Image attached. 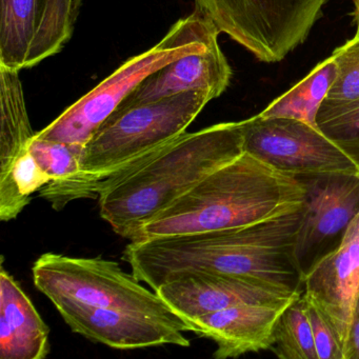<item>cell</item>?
Wrapping results in <instances>:
<instances>
[{
  "instance_id": "obj_1",
  "label": "cell",
  "mask_w": 359,
  "mask_h": 359,
  "mask_svg": "<svg viewBox=\"0 0 359 359\" xmlns=\"http://www.w3.org/2000/svg\"><path fill=\"white\" fill-rule=\"evenodd\" d=\"M299 220L300 211L241 228L131 241L123 259L154 291L180 275L210 272L304 293L293 258Z\"/></svg>"
},
{
  "instance_id": "obj_2",
  "label": "cell",
  "mask_w": 359,
  "mask_h": 359,
  "mask_svg": "<svg viewBox=\"0 0 359 359\" xmlns=\"http://www.w3.org/2000/svg\"><path fill=\"white\" fill-rule=\"evenodd\" d=\"M243 153V121L184 132L140 165L100 182L94 197L115 233L133 241L140 226L218 168Z\"/></svg>"
},
{
  "instance_id": "obj_3",
  "label": "cell",
  "mask_w": 359,
  "mask_h": 359,
  "mask_svg": "<svg viewBox=\"0 0 359 359\" xmlns=\"http://www.w3.org/2000/svg\"><path fill=\"white\" fill-rule=\"evenodd\" d=\"M308 182L243 151L140 226L133 241L241 228L302 211Z\"/></svg>"
},
{
  "instance_id": "obj_4",
  "label": "cell",
  "mask_w": 359,
  "mask_h": 359,
  "mask_svg": "<svg viewBox=\"0 0 359 359\" xmlns=\"http://www.w3.org/2000/svg\"><path fill=\"white\" fill-rule=\"evenodd\" d=\"M215 98L197 90L115 111L83 147L79 173L50 182L39 195L56 211L79 199L95 198L100 182L140 165L153 150L187 132Z\"/></svg>"
},
{
  "instance_id": "obj_5",
  "label": "cell",
  "mask_w": 359,
  "mask_h": 359,
  "mask_svg": "<svg viewBox=\"0 0 359 359\" xmlns=\"http://www.w3.org/2000/svg\"><path fill=\"white\" fill-rule=\"evenodd\" d=\"M216 27L198 10L172 26L157 45L128 60L89 93L35 134L39 140L83 148L116 109L157 71L218 41Z\"/></svg>"
},
{
  "instance_id": "obj_6",
  "label": "cell",
  "mask_w": 359,
  "mask_h": 359,
  "mask_svg": "<svg viewBox=\"0 0 359 359\" xmlns=\"http://www.w3.org/2000/svg\"><path fill=\"white\" fill-rule=\"evenodd\" d=\"M32 275L36 289L53 304L75 302L123 311L194 332L193 325L175 314L156 291L147 289L113 260L46 253L33 264Z\"/></svg>"
},
{
  "instance_id": "obj_7",
  "label": "cell",
  "mask_w": 359,
  "mask_h": 359,
  "mask_svg": "<svg viewBox=\"0 0 359 359\" xmlns=\"http://www.w3.org/2000/svg\"><path fill=\"white\" fill-rule=\"evenodd\" d=\"M329 0H195V9L257 60L278 62L302 45Z\"/></svg>"
},
{
  "instance_id": "obj_8",
  "label": "cell",
  "mask_w": 359,
  "mask_h": 359,
  "mask_svg": "<svg viewBox=\"0 0 359 359\" xmlns=\"http://www.w3.org/2000/svg\"><path fill=\"white\" fill-rule=\"evenodd\" d=\"M243 151L299 180L359 175V165L318 128L259 114L243 121Z\"/></svg>"
},
{
  "instance_id": "obj_9",
  "label": "cell",
  "mask_w": 359,
  "mask_h": 359,
  "mask_svg": "<svg viewBox=\"0 0 359 359\" xmlns=\"http://www.w3.org/2000/svg\"><path fill=\"white\" fill-rule=\"evenodd\" d=\"M308 194L300 211L293 258L302 279L319 257L338 245L359 214V175L306 180Z\"/></svg>"
},
{
  "instance_id": "obj_10",
  "label": "cell",
  "mask_w": 359,
  "mask_h": 359,
  "mask_svg": "<svg viewBox=\"0 0 359 359\" xmlns=\"http://www.w3.org/2000/svg\"><path fill=\"white\" fill-rule=\"evenodd\" d=\"M302 287V295L330 321L344 350L359 298V214L338 245L310 266Z\"/></svg>"
},
{
  "instance_id": "obj_11",
  "label": "cell",
  "mask_w": 359,
  "mask_h": 359,
  "mask_svg": "<svg viewBox=\"0 0 359 359\" xmlns=\"http://www.w3.org/2000/svg\"><path fill=\"white\" fill-rule=\"evenodd\" d=\"M156 292L175 314L188 323L241 304H290L302 295L280 291L251 279L210 272L180 275L161 285Z\"/></svg>"
},
{
  "instance_id": "obj_12",
  "label": "cell",
  "mask_w": 359,
  "mask_h": 359,
  "mask_svg": "<svg viewBox=\"0 0 359 359\" xmlns=\"http://www.w3.org/2000/svg\"><path fill=\"white\" fill-rule=\"evenodd\" d=\"M53 304L74 333L110 348L135 350L169 344L187 348L191 344L180 327L144 315L75 302Z\"/></svg>"
},
{
  "instance_id": "obj_13",
  "label": "cell",
  "mask_w": 359,
  "mask_h": 359,
  "mask_svg": "<svg viewBox=\"0 0 359 359\" xmlns=\"http://www.w3.org/2000/svg\"><path fill=\"white\" fill-rule=\"evenodd\" d=\"M287 306L241 304L197 317L190 323L194 333L215 342L216 359L236 358L272 348L275 327Z\"/></svg>"
},
{
  "instance_id": "obj_14",
  "label": "cell",
  "mask_w": 359,
  "mask_h": 359,
  "mask_svg": "<svg viewBox=\"0 0 359 359\" xmlns=\"http://www.w3.org/2000/svg\"><path fill=\"white\" fill-rule=\"evenodd\" d=\"M232 70L218 41L189 54L147 79L116 110L205 90L219 97L230 85Z\"/></svg>"
},
{
  "instance_id": "obj_15",
  "label": "cell",
  "mask_w": 359,
  "mask_h": 359,
  "mask_svg": "<svg viewBox=\"0 0 359 359\" xmlns=\"http://www.w3.org/2000/svg\"><path fill=\"white\" fill-rule=\"evenodd\" d=\"M50 329L20 283L0 264V358L45 359Z\"/></svg>"
},
{
  "instance_id": "obj_16",
  "label": "cell",
  "mask_w": 359,
  "mask_h": 359,
  "mask_svg": "<svg viewBox=\"0 0 359 359\" xmlns=\"http://www.w3.org/2000/svg\"><path fill=\"white\" fill-rule=\"evenodd\" d=\"M35 134L20 71L0 66V186L9 182L14 163L28 152Z\"/></svg>"
},
{
  "instance_id": "obj_17",
  "label": "cell",
  "mask_w": 359,
  "mask_h": 359,
  "mask_svg": "<svg viewBox=\"0 0 359 359\" xmlns=\"http://www.w3.org/2000/svg\"><path fill=\"white\" fill-rule=\"evenodd\" d=\"M336 74L337 66L330 56L317 65L302 81L271 102L259 113L260 116L296 119L317 128V113L327 98Z\"/></svg>"
},
{
  "instance_id": "obj_18",
  "label": "cell",
  "mask_w": 359,
  "mask_h": 359,
  "mask_svg": "<svg viewBox=\"0 0 359 359\" xmlns=\"http://www.w3.org/2000/svg\"><path fill=\"white\" fill-rule=\"evenodd\" d=\"M0 4V66L20 72L27 68L36 32L39 0H1Z\"/></svg>"
},
{
  "instance_id": "obj_19",
  "label": "cell",
  "mask_w": 359,
  "mask_h": 359,
  "mask_svg": "<svg viewBox=\"0 0 359 359\" xmlns=\"http://www.w3.org/2000/svg\"><path fill=\"white\" fill-rule=\"evenodd\" d=\"M76 20L71 0H41L36 32L26 69L60 53L70 41Z\"/></svg>"
},
{
  "instance_id": "obj_20",
  "label": "cell",
  "mask_w": 359,
  "mask_h": 359,
  "mask_svg": "<svg viewBox=\"0 0 359 359\" xmlns=\"http://www.w3.org/2000/svg\"><path fill=\"white\" fill-rule=\"evenodd\" d=\"M271 350L281 359H318L304 295L290 304L279 317Z\"/></svg>"
},
{
  "instance_id": "obj_21",
  "label": "cell",
  "mask_w": 359,
  "mask_h": 359,
  "mask_svg": "<svg viewBox=\"0 0 359 359\" xmlns=\"http://www.w3.org/2000/svg\"><path fill=\"white\" fill-rule=\"evenodd\" d=\"M316 126L359 165V98L348 102L325 100Z\"/></svg>"
},
{
  "instance_id": "obj_22",
  "label": "cell",
  "mask_w": 359,
  "mask_h": 359,
  "mask_svg": "<svg viewBox=\"0 0 359 359\" xmlns=\"http://www.w3.org/2000/svg\"><path fill=\"white\" fill-rule=\"evenodd\" d=\"M81 150V147L36 137L30 144L33 156L54 182H62L79 173Z\"/></svg>"
},
{
  "instance_id": "obj_23",
  "label": "cell",
  "mask_w": 359,
  "mask_h": 359,
  "mask_svg": "<svg viewBox=\"0 0 359 359\" xmlns=\"http://www.w3.org/2000/svg\"><path fill=\"white\" fill-rule=\"evenodd\" d=\"M337 66L335 81L325 100L348 102L359 98V37L346 41L332 54Z\"/></svg>"
},
{
  "instance_id": "obj_24",
  "label": "cell",
  "mask_w": 359,
  "mask_h": 359,
  "mask_svg": "<svg viewBox=\"0 0 359 359\" xmlns=\"http://www.w3.org/2000/svg\"><path fill=\"white\" fill-rule=\"evenodd\" d=\"M308 316L312 327L318 359H344V344L337 332L320 311L308 302Z\"/></svg>"
},
{
  "instance_id": "obj_25",
  "label": "cell",
  "mask_w": 359,
  "mask_h": 359,
  "mask_svg": "<svg viewBox=\"0 0 359 359\" xmlns=\"http://www.w3.org/2000/svg\"><path fill=\"white\" fill-rule=\"evenodd\" d=\"M344 359H359V298L353 313L348 339L344 344Z\"/></svg>"
},
{
  "instance_id": "obj_26",
  "label": "cell",
  "mask_w": 359,
  "mask_h": 359,
  "mask_svg": "<svg viewBox=\"0 0 359 359\" xmlns=\"http://www.w3.org/2000/svg\"><path fill=\"white\" fill-rule=\"evenodd\" d=\"M355 11L354 18L355 22H356V35L355 36L359 37V0H354Z\"/></svg>"
},
{
  "instance_id": "obj_27",
  "label": "cell",
  "mask_w": 359,
  "mask_h": 359,
  "mask_svg": "<svg viewBox=\"0 0 359 359\" xmlns=\"http://www.w3.org/2000/svg\"><path fill=\"white\" fill-rule=\"evenodd\" d=\"M71 4H72L73 12H74L75 15L79 18L81 7V0H71Z\"/></svg>"
}]
</instances>
